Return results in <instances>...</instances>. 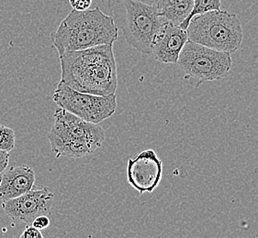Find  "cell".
<instances>
[{"mask_svg": "<svg viewBox=\"0 0 258 238\" xmlns=\"http://www.w3.org/2000/svg\"><path fill=\"white\" fill-rule=\"evenodd\" d=\"M162 176L163 162L154 150H143L128 161L127 181L140 194L154 192Z\"/></svg>", "mask_w": 258, "mask_h": 238, "instance_id": "9", "label": "cell"}, {"mask_svg": "<svg viewBox=\"0 0 258 238\" xmlns=\"http://www.w3.org/2000/svg\"><path fill=\"white\" fill-rule=\"evenodd\" d=\"M193 0H168L159 11V15L176 26L186 20L193 10Z\"/></svg>", "mask_w": 258, "mask_h": 238, "instance_id": "12", "label": "cell"}, {"mask_svg": "<svg viewBox=\"0 0 258 238\" xmlns=\"http://www.w3.org/2000/svg\"><path fill=\"white\" fill-rule=\"evenodd\" d=\"M118 31L113 18L96 7L87 11L73 10L51 34V40L61 55L99 45H113Z\"/></svg>", "mask_w": 258, "mask_h": 238, "instance_id": "2", "label": "cell"}, {"mask_svg": "<svg viewBox=\"0 0 258 238\" xmlns=\"http://www.w3.org/2000/svg\"><path fill=\"white\" fill-rule=\"evenodd\" d=\"M187 41L186 30L165 20L154 38L151 54L162 63H177L181 51Z\"/></svg>", "mask_w": 258, "mask_h": 238, "instance_id": "10", "label": "cell"}, {"mask_svg": "<svg viewBox=\"0 0 258 238\" xmlns=\"http://www.w3.org/2000/svg\"><path fill=\"white\" fill-rule=\"evenodd\" d=\"M193 2H194V6L190 14L179 26L186 31L194 16L201 15L209 11H219L221 10V6H222V0H193Z\"/></svg>", "mask_w": 258, "mask_h": 238, "instance_id": "13", "label": "cell"}, {"mask_svg": "<svg viewBox=\"0 0 258 238\" xmlns=\"http://www.w3.org/2000/svg\"><path fill=\"white\" fill-rule=\"evenodd\" d=\"M108 7L130 46L143 54H151L154 38L165 18L141 0H108Z\"/></svg>", "mask_w": 258, "mask_h": 238, "instance_id": "4", "label": "cell"}, {"mask_svg": "<svg viewBox=\"0 0 258 238\" xmlns=\"http://www.w3.org/2000/svg\"><path fill=\"white\" fill-rule=\"evenodd\" d=\"M35 183V172L27 165L11 167L0 176V200L9 201L32 190Z\"/></svg>", "mask_w": 258, "mask_h": 238, "instance_id": "11", "label": "cell"}, {"mask_svg": "<svg viewBox=\"0 0 258 238\" xmlns=\"http://www.w3.org/2000/svg\"><path fill=\"white\" fill-rule=\"evenodd\" d=\"M10 162V152L0 150V173H3Z\"/></svg>", "mask_w": 258, "mask_h": 238, "instance_id": "18", "label": "cell"}, {"mask_svg": "<svg viewBox=\"0 0 258 238\" xmlns=\"http://www.w3.org/2000/svg\"><path fill=\"white\" fill-rule=\"evenodd\" d=\"M186 32L191 42L229 53L238 51L243 42V30L237 16L221 10L194 16Z\"/></svg>", "mask_w": 258, "mask_h": 238, "instance_id": "5", "label": "cell"}, {"mask_svg": "<svg viewBox=\"0 0 258 238\" xmlns=\"http://www.w3.org/2000/svg\"><path fill=\"white\" fill-rule=\"evenodd\" d=\"M53 117L48 140L56 158L81 159L102 145L106 134L98 124L87 122L62 107L55 109Z\"/></svg>", "mask_w": 258, "mask_h": 238, "instance_id": "3", "label": "cell"}, {"mask_svg": "<svg viewBox=\"0 0 258 238\" xmlns=\"http://www.w3.org/2000/svg\"><path fill=\"white\" fill-rule=\"evenodd\" d=\"M50 223H51V218H50V216H48L47 214H43V215H40V216L35 218L32 221L31 225L41 231V230L48 227L50 225Z\"/></svg>", "mask_w": 258, "mask_h": 238, "instance_id": "15", "label": "cell"}, {"mask_svg": "<svg viewBox=\"0 0 258 238\" xmlns=\"http://www.w3.org/2000/svg\"><path fill=\"white\" fill-rule=\"evenodd\" d=\"M54 103L87 122L98 124L116 112V93L97 95L82 93L63 83H58L52 95Z\"/></svg>", "mask_w": 258, "mask_h": 238, "instance_id": "7", "label": "cell"}, {"mask_svg": "<svg viewBox=\"0 0 258 238\" xmlns=\"http://www.w3.org/2000/svg\"><path fill=\"white\" fill-rule=\"evenodd\" d=\"M141 1L144 2L145 4H147V5L154 7L155 10L158 11V13H159L161 9L166 4V2H167L168 0H141Z\"/></svg>", "mask_w": 258, "mask_h": 238, "instance_id": "19", "label": "cell"}, {"mask_svg": "<svg viewBox=\"0 0 258 238\" xmlns=\"http://www.w3.org/2000/svg\"><path fill=\"white\" fill-rule=\"evenodd\" d=\"M53 199V193L44 187L41 190H31L21 196L2 202V208L13 221L30 225L38 216L50 215Z\"/></svg>", "mask_w": 258, "mask_h": 238, "instance_id": "8", "label": "cell"}, {"mask_svg": "<svg viewBox=\"0 0 258 238\" xmlns=\"http://www.w3.org/2000/svg\"><path fill=\"white\" fill-rule=\"evenodd\" d=\"M61 80L72 89L97 95L115 93L118 87L113 45L105 44L59 56Z\"/></svg>", "mask_w": 258, "mask_h": 238, "instance_id": "1", "label": "cell"}, {"mask_svg": "<svg viewBox=\"0 0 258 238\" xmlns=\"http://www.w3.org/2000/svg\"><path fill=\"white\" fill-rule=\"evenodd\" d=\"M93 0H69V3L76 11H87L89 10Z\"/></svg>", "mask_w": 258, "mask_h": 238, "instance_id": "17", "label": "cell"}, {"mask_svg": "<svg viewBox=\"0 0 258 238\" xmlns=\"http://www.w3.org/2000/svg\"><path fill=\"white\" fill-rule=\"evenodd\" d=\"M177 64L187 75L202 83L225 77L232 68V59L229 52L211 49L188 40L181 51Z\"/></svg>", "mask_w": 258, "mask_h": 238, "instance_id": "6", "label": "cell"}, {"mask_svg": "<svg viewBox=\"0 0 258 238\" xmlns=\"http://www.w3.org/2000/svg\"><path fill=\"white\" fill-rule=\"evenodd\" d=\"M15 132L12 129L0 126V150L11 152L15 148Z\"/></svg>", "mask_w": 258, "mask_h": 238, "instance_id": "14", "label": "cell"}, {"mask_svg": "<svg viewBox=\"0 0 258 238\" xmlns=\"http://www.w3.org/2000/svg\"><path fill=\"white\" fill-rule=\"evenodd\" d=\"M21 238H43V234L41 230L32 226L31 224L26 225L23 233L21 235Z\"/></svg>", "mask_w": 258, "mask_h": 238, "instance_id": "16", "label": "cell"}]
</instances>
